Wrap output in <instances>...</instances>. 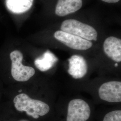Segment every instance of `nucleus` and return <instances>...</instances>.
Listing matches in <instances>:
<instances>
[{"label": "nucleus", "mask_w": 121, "mask_h": 121, "mask_svg": "<svg viewBox=\"0 0 121 121\" xmlns=\"http://www.w3.org/2000/svg\"><path fill=\"white\" fill-rule=\"evenodd\" d=\"M54 37L66 46L74 50H85L92 46L91 41L61 30L56 31L54 34Z\"/></svg>", "instance_id": "nucleus-5"}, {"label": "nucleus", "mask_w": 121, "mask_h": 121, "mask_svg": "<svg viewBox=\"0 0 121 121\" xmlns=\"http://www.w3.org/2000/svg\"><path fill=\"white\" fill-rule=\"evenodd\" d=\"M90 115V107L86 101L80 99L70 101L67 109L66 121H86Z\"/></svg>", "instance_id": "nucleus-4"}, {"label": "nucleus", "mask_w": 121, "mask_h": 121, "mask_svg": "<svg viewBox=\"0 0 121 121\" xmlns=\"http://www.w3.org/2000/svg\"><path fill=\"white\" fill-rule=\"evenodd\" d=\"M82 5V0H58L55 13L59 16H65L77 11Z\"/></svg>", "instance_id": "nucleus-9"}, {"label": "nucleus", "mask_w": 121, "mask_h": 121, "mask_svg": "<svg viewBox=\"0 0 121 121\" xmlns=\"http://www.w3.org/2000/svg\"><path fill=\"white\" fill-rule=\"evenodd\" d=\"M87 68L86 60L82 56L74 55L69 58L68 73L73 78H83L87 73Z\"/></svg>", "instance_id": "nucleus-7"}, {"label": "nucleus", "mask_w": 121, "mask_h": 121, "mask_svg": "<svg viewBox=\"0 0 121 121\" xmlns=\"http://www.w3.org/2000/svg\"><path fill=\"white\" fill-rule=\"evenodd\" d=\"M98 93L100 98L111 103L121 101V82L112 81L104 83L99 87Z\"/></svg>", "instance_id": "nucleus-6"}, {"label": "nucleus", "mask_w": 121, "mask_h": 121, "mask_svg": "<svg viewBox=\"0 0 121 121\" xmlns=\"http://www.w3.org/2000/svg\"><path fill=\"white\" fill-rule=\"evenodd\" d=\"M60 29L64 32L89 41H96L97 38V32L94 27L75 19L64 21L61 23Z\"/></svg>", "instance_id": "nucleus-2"}, {"label": "nucleus", "mask_w": 121, "mask_h": 121, "mask_svg": "<svg viewBox=\"0 0 121 121\" xmlns=\"http://www.w3.org/2000/svg\"><path fill=\"white\" fill-rule=\"evenodd\" d=\"M103 121H121V111L114 110L107 113Z\"/></svg>", "instance_id": "nucleus-12"}, {"label": "nucleus", "mask_w": 121, "mask_h": 121, "mask_svg": "<svg viewBox=\"0 0 121 121\" xmlns=\"http://www.w3.org/2000/svg\"><path fill=\"white\" fill-rule=\"evenodd\" d=\"M16 109L20 112H25L26 114L35 119L43 116L50 110L48 104L42 101L31 99L25 93L16 95L13 99Z\"/></svg>", "instance_id": "nucleus-1"}, {"label": "nucleus", "mask_w": 121, "mask_h": 121, "mask_svg": "<svg viewBox=\"0 0 121 121\" xmlns=\"http://www.w3.org/2000/svg\"><path fill=\"white\" fill-rule=\"evenodd\" d=\"M104 53L109 58L117 62L121 61V39L110 36L105 39L103 44Z\"/></svg>", "instance_id": "nucleus-8"}, {"label": "nucleus", "mask_w": 121, "mask_h": 121, "mask_svg": "<svg viewBox=\"0 0 121 121\" xmlns=\"http://www.w3.org/2000/svg\"><path fill=\"white\" fill-rule=\"evenodd\" d=\"M11 60V74L14 80L19 82H26L35 73L33 68L22 65L23 55L18 50H14L10 54Z\"/></svg>", "instance_id": "nucleus-3"}, {"label": "nucleus", "mask_w": 121, "mask_h": 121, "mask_svg": "<svg viewBox=\"0 0 121 121\" xmlns=\"http://www.w3.org/2000/svg\"><path fill=\"white\" fill-rule=\"evenodd\" d=\"M102 1L109 3H114L118 2L120 0H101Z\"/></svg>", "instance_id": "nucleus-13"}, {"label": "nucleus", "mask_w": 121, "mask_h": 121, "mask_svg": "<svg viewBox=\"0 0 121 121\" xmlns=\"http://www.w3.org/2000/svg\"><path fill=\"white\" fill-rule=\"evenodd\" d=\"M28 121V120H20V121Z\"/></svg>", "instance_id": "nucleus-14"}, {"label": "nucleus", "mask_w": 121, "mask_h": 121, "mask_svg": "<svg viewBox=\"0 0 121 121\" xmlns=\"http://www.w3.org/2000/svg\"><path fill=\"white\" fill-rule=\"evenodd\" d=\"M58 61V58L49 50H47L40 57H38L34 61L36 67L42 72L51 69Z\"/></svg>", "instance_id": "nucleus-10"}, {"label": "nucleus", "mask_w": 121, "mask_h": 121, "mask_svg": "<svg viewBox=\"0 0 121 121\" xmlns=\"http://www.w3.org/2000/svg\"><path fill=\"white\" fill-rule=\"evenodd\" d=\"M34 0H6L7 8L15 13H21L31 7Z\"/></svg>", "instance_id": "nucleus-11"}]
</instances>
